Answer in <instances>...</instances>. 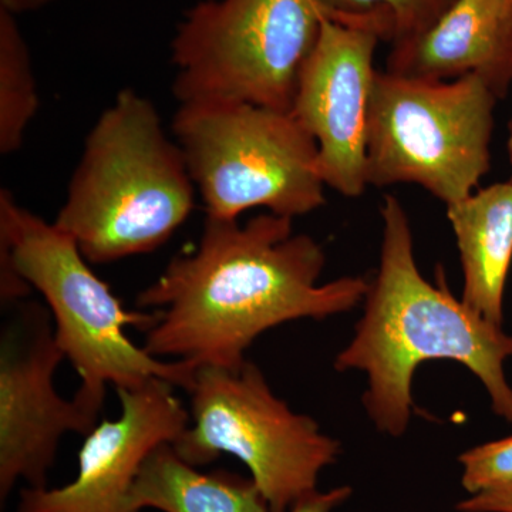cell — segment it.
Listing matches in <instances>:
<instances>
[{
    "label": "cell",
    "instance_id": "obj_10",
    "mask_svg": "<svg viewBox=\"0 0 512 512\" xmlns=\"http://www.w3.org/2000/svg\"><path fill=\"white\" fill-rule=\"evenodd\" d=\"M380 40L373 26L326 19L291 110L318 144L323 184L349 198L360 197L369 185L367 123Z\"/></svg>",
    "mask_w": 512,
    "mask_h": 512
},
{
    "label": "cell",
    "instance_id": "obj_7",
    "mask_svg": "<svg viewBox=\"0 0 512 512\" xmlns=\"http://www.w3.org/2000/svg\"><path fill=\"white\" fill-rule=\"evenodd\" d=\"M498 97L476 74L424 80L377 72L367 123V184H417L446 205L490 171Z\"/></svg>",
    "mask_w": 512,
    "mask_h": 512
},
{
    "label": "cell",
    "instance_id": "obj_12",
    "mask_svg": "<svg viewBox=\"0 0 512 512\" xmlns=\"http://www.w3.org/2000/svg\"><path fill=\"white\" fill-rule=\"evenodd\" d=\"M386 72L424 80L476 74L503 99L512 84V0H454L429 29L393 43Z\"/></svg>",
    "mask_w": 512,
    "mask_h": 512
},
{
    "label": "cell",
    "instance_id": "obj_6",
    "mask_svg": "<svg viewBox=\"0 0 512 512\" xmlns=\"http://www.w3.org/2000/svg\"><path fill=\"white\" fill-rule=\"evenodd\" d=\"M329 18L322 0H201L171 42L174 96L180 104L237 101L291 113Z\"/></svg>",
    "mask_w": 512,
    "mask_h": 512
},
{
    "label": "cell",
    "instance_id": "obj_21",
    "mask_svg": "<svg viewBox=\"0 0 512 512\" xmlns=\"http://www.w3.org/2000/svg\"><path fill=\"white\" fill-rule=\"evenodd\" d=\"M507 150H508V158H510V165H511V170H512V120L510 121V124H508ZM510 181L512 183V173H511Z\"/></svg>",
    "mask_w": 512,
    "mask_h": 512
},
{
    "label": "cell",
    "instance_id": "obj_17",
    "mask_svg": "<svg viewBox=\"0 0 512 512\" xmlns=\"http://www.w3.org/2000/svg\"><path fill=\"white\" fill-rule=\"evenodd\" d=\"M460 463L461 484L471 495L512 484V436L471 448Z\"/></svg>",
    "mask_w": 512,
    "mask_h": 512
},
{
    "label": "cell",
    "instance_id": "obj_14",
    "mask_svg": "<svg viewBox=\"0 0 512 512\" xmlns=\"http://www.w3.org/2000/svg\"><path fill=\"white\" fill-rule=\"evenodd\" d=\"M271 512L252 478L227 470L204 473L161 444L140 468L128 498V512Z\"/></svg>",
    "mask_w": 512,
    "mask_h": 512
},
{
    "label": "cell",
    "instance_id": "obj_16",
    "mask_svg": "<svg viewBox=\"0 0 512 512\" xmlns=\"http://www.w3.org/2000/svg\"><path fill=\"white\" fill-rule=\"evenodd\" d=\"M336 20L375 26L397 43L429 29L454 0H322Z\"/></svg>",
    "mask_w": 512,
    "mask_h": 512
},
{
    "label": "cell",
    "instance_id": "obj_18",
    "mask_svg": "<svg viewBox=\"0 0 512 512\" xmlns=\"http://www.w3.org/2000/svg\"><path fill=\"white\" fill-rule=\"evenodd\" d=\"M461 512H512V484L491 488L460 501Z\"/></svg>",
    "mask_w": 512,
    "mask_h": 512
},
{
    "label": "cell",
    "instance_id": "obj_5",
    "mask_svg": "<svg viewBox=\"0 0 512 512\" xmlns=\"http://www.w3.org/2000/svg\"><path fill=\"white\" fill-rule=\"evenodd\" d=\"M207 218L266 208L302 217L325 205L318 144L291 113L237 101L180 104L173 119Z\"/></svg>",
    "mask_w": 512,
    "mask_h": 512
},
{
    "label": "cell",
    "instance_id": "obj_13",
    "mask_svg": "<svg viewBox=\"0 0 512 512\" xmlns=\"http://www.w3.org/2000/svg\"><path fill=\"white\" fill-rule=\"evenodd\" d=\"M463 266V301L495 325L503 323L505 284L512 262V183L490 185L447 205Z\"/></svg>",
    "mask_w": 512,
    "mask_h": 512
},
{
    "label": "cell",
    "instance_id": "obj_1",
    "mask_svg": "<svg viewBox=\"0 0 512 512\" xmlns=\"http://www.w3.org/2000/svg\"><path fill=\"white\" fill-rule=\"evenodd\" d=\"M325 265L323 248L295 234L293 218L268 212L244 225L207 218L197 248L175 256L138 293L137 308L156 315L143 348L195 369H239L266 330L352 311L366 298L363 276L319 284Z\"/></svg>",
    "mask_w": 512,
    "mask_h": 512
},
{
    "label": "cell",
    "instance_id": "obj_8",
    "mask_svg": "<svg viewBox=\"0 0 512 512\" xmlns=\"http://www.w3.org/2000/svg\"><path fill=\"white\" fill-rule=\"evenodd\" d=\"M188 394L191 423L171 446L195 467L224 454L247 466L271 512H289L316 491L323 468L338 460L339 441L276 397L259 367H200Z\"/></svg>",
    "mask_w": 512,
    "mask_h": 512
},
{
    "label": "cell",
    "instance_id": "obj_4",
    "mask_svg": "<svg viewBox=\"0 0 512 512\" xmlns=\"http://www.w3.org/2000/svg\"><path fill=\"white\" fill-rule=\"evenodd\" d=\"M90 265L69 235L0 191V288L15 291L25 279L45 298L57 343L82 380L73 399L99 420L107 386L163 379L188 392L194 366L158 359L128 338L127 328L147 332L156 315L128 311Z\"/></svg>",
    "mask_w": 512,
    "mask_h": 512
},
{
    "label": "cell",
    "instance_id": "obj_15",
    "mask_svg": "<svg viewBox=\"0 0 512 512\" xmlns=\"http://www.w3.org/2000/svg\"><path fill=\"white\" fill-rule=\"evenodd\" d=\"M40 100L32 56L16 16L0 9V153L22 147Z\"/></svg>",
    "mask_w": 512,
    "mask_h": 512
},
{
    "label": "cell",
    "instance_id": "obj_19",
    "mask_svg": "<svg viewBox=\"0 0 512 512\" xmlns=\"http://www.w3.org/2000/svg\"><path fill=\"white\" fill-rule=\"evenodd\" d=\"M352 495V488L338 487L319 493L318 490L301 498L289 512H332L336 507L345 503Z\"/></svg>",
    "mask_w": 512,
    "mask_h": 512
},
{
    "label": "cell",
    "instance_id": "obj_3",
    "mask_svg": "<svg viewBox=\"0 0 512 512\" xmlns=\"http://www.w3.org/2000/svg\"><path fill=\"white\" fill-rule=\"evenodd\" d=\"M195 191L157 107L124 89L87 134L53 224L90 264H111L163 247L190 218Z\"/></svg>",
    "mask_w": 512,
    "mask_h": 512
},
{
    "label": "cell",
    "instance_id": "obj_9",
    "mask_svg": "<svg viewBox=\"0 0 512 512\" xmlns=\"http://www.w3.org/2000/svg\"><path fill=\"white\" fill-rule=\"evenodd\" d=\"M66 359L43 306L20 309L0 339V495L19 480L46 487L47 471L66 433L99 424L76 400L57 393L55 373Z\"/></svg>",
    "mask_w": 512,
    "mask_h": 512
},
{
    "label": "cell",
    "instance_id": "obj_2",
    "mask_svg": "<svg viewBox=\"0 0 512 512\" xmlns=\"http://www.w3.org/2000/svg\"><path fill=\"white\" fill-rule=\"evenodd\" d=\"M379 271L366 293L355 338L336 357L339 372L367 375L363 403L382 433L402 436L412 414L414 372L426 360H456L483 382L493 410L512 423V389L504 362L512 336L448 291L443 272L436 284L417 268L409 217L387 195L382 205Z\"/></svg>",
    "mask_w": 512,
    "mask_h": 512
},
{
    "label": "cell",
    "instance_id": "obj_11",
    "mask_svg": "<svg viewBox=\"0 0 512 512\" xmlns=\"http://www.w3.org/2000/svg\"><path fill=\"white\" fill-rule=\"evenodd\" d=\"M175 389L163 379L117 389L119 417L101 421L87 434L72 483L25 488L18 512H128L146 458L161 444H173L190 426L191 414Z\"/></svg>",
    "mask_w": 512,
    "mask_h": 512
},
{
    "label": "cell",
    "instance_id": "obj_20",
    "mask_svg": "<svg viewBox=\"0 0 512 512\" xmlns=\"http://www.w3.org/2000/svg\"><path fill=\"white\" fill-rule=\"evenodd\" d=\"M57 0H0V9L10 13V15L18 16L22 13L35 12L42 8H46L50 3Z\"/></svg>",
    "mask_w": 512,
    "mask_h": 512
}]
</instances>
